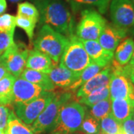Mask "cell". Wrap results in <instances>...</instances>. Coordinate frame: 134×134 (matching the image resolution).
I'll use <instances>...</instances> for the list:
<instances>
[{"label": "cell", "mask_w": 134, "mask_h": 134, "mask_svg": "<svg viewBox=\"0 0 134 134\" xmlns=\"http://www.w3.org/2000/svg\"><path fill=\"white\" fill-rule=\"evenodd\" d=\"M100 134H119L121 131V126L110 113L100 121Z\"/></svg>", "instance_id": "obj_24"}, {"label": "cell", "mask_w": 134, "mask_h": 134, "mask_svg": "<svg viewBox=\"0 0 134 134\" xmlns=\"http://www.w3.org/2000/svg\"><path fill=\"white\" fill-rule=\"evenodd\" d=\"M7 8L6 0H0V15L3 14Z\"/></svg>", "instance_id": "obj_36"}, {"label": "cell", "mask_w": 134, "mask_h": 134, "mask_svg": "<svg viewBox=\"0 0 134 134\" xmlns=\"http://www.w3.org/2000/svg\"><path fill=\"white\" fill-rule=\"evenodd\" d=\"M16 77L8 74L0 80V104L10 106L13 104V87Z\"/></svg>", "instance_id": "obj_20"}, {"label": "cell", "mask_w": 134, "mask_h": 134, "mask_svg": "<svg viewBox=\"0 0 134 134\" xmlns=\"http://www.w3.org/2000/svg\"><path fill=\"white\" fill-rule=\"evenodd\" d=\"M111 0H68L69 3L75 6L90 5L96 7L100 14H105L108 9Z\"/></svg>", "instance_id": "obj_28"}, {"label": "cell", "mask_w": 134, "mask_h": 134, "mask_svg": "<svg viewBox=\"0 0 134 134\" xmlns=\"http://www.w3.org/2000/svg\"><path fill=\"white\" fill-rule=\"evenodd\" d=\"M10 2H18L19 1H21V0H9Z\"/></svg>", "instance_id": "obj_38"}, {"label": "cell", "mask_w": 134, "mask_h": 134, "mask_svg": "<svg viewBox=\"0 0 134 134\" xmlns=\"http://www.w3.org/2000/svg\"><path fill=\"white\" fill-rule=\"evenodd\" d=\"M81 42L92 62L106 67L113 60L114 52L104 49L98 40H81Z\"/></svg>", "instance_id": "obj_14"}, {"label": "cell", "mask_w": 134, "mask_h": 134, "mask_svg": "<svg viewBox=\"0 0 134 134\" xmlns=\"http://www.w3.org/2000/svg\"><path fill=\"white\" fill-rule=\"evenodd\" d=\"M132 33H133V34L134 36V25L133 26V29H132Z\"/></svg>", "instance_id": "obj_39"}, {"label": "cell", "mask_w": 134, "mask_h": 134, "mask_svg": "<svg viewBox=\"0 0 134 134\" xmlns=\"http://www.w3.org/2000/svg\"><path fill=\"white\" fill-rule=\"evenodd\" d=\"M0 55H1V54H0Z\"/></svg>", "instance_id": "obj_44"}, {"label": "cell", "mask_w": 134, "mask_h": 134, "mask_svg": "<svg viewBox=\"0 0 134 134\" xmlns=\"http://www.w3.org/2000/svg\"><path fill=\"white\" fill-rule=\"evenodd\" d=\"M69 38L58 33L47 25H43L37 34L34 48L46 54L52 59L54 65H58L66 47Z\"/></svg>", "instance_id": "obj_3"}, {"label": "cell", "mask_w": 134, "mask_h": 134, "mask_svg": "<svg viewBox=\"0 0 134 134\" xmlns=\"http://www.w3.org/2000/svg\"><path fill=\"white\" fill-rule=\"evenodd\" d=\"M20 77L36 85L41 86L45 91H54L55 86L50 80L48 75L45 73L34 71L29 69H25L24 71L21 74Z\"/></svg>", "instance_id": "obj_18"}, {"label": "cell", "mask_w": 134, "mask_h": 134, "mask_svg": "<svg viewBox=\"0 0 134 134\" xmlns=\"http://www.w3.org/2000/svg\"><path fill=\"white\" fill-rule=\"evenodd\" d=\"M37 23V22L34 19L25 18V17L19 16H16V26L19 27L26 33L30 43L33 40L34 29H35Z\"/></svg>", "instance_id": "obj_29"}, {"label": "cell", "mask_w": 134, "mask_h": 134, "mask_svg": "<svg viewBox=\"0 0 134 134\" xmlns=\"http://www.w3.org/2000/svg\"><path fill=\"white\" fill-rule=\"evenodd\" d=\"M81 74L71 71L61 64H58L54 66L48 75L54 86L66 90L79 79Z\"/></svg>", "instance_id": "obj_15"}, {"label": "cell", "mask_w": 134, "mask_h": 134, "mask_svg": "<svg viewBox=\"0 0 134 134\" xmlns=\"http://www.w3.org/2000/svg\"><path fill=\"white\" fill-rule=\"evenodd\" d=\"M107 23V20L95 10H83L77 25L76 36L81 40H98Z\"/></svg>", "instance_id": "obj_6"}, {"label": "cell", "mask_w": 134, "mask_h": 134, "mask_svg": "<svg viewBox=\"0 0 134 134\" xmlns=\"http://www.w3.org/2000/svg\"><path fill=\"white\" fill-rule=\"evenodd\" d=\"M72 92L69 91L55 92L52 101L44 109L37 119L29 126L34 134H42L52 129L60 109L68 101L72 100Z\"/></svg>", "instance_id": "obj_4"}, {"label": "cell", "mask_w": 134, "mask_h": 134, "mask_svg": "<svg viewBox=\"0 0 134 134\" xmlns=\"http://www.w3.org/2000/svg\"><path fill=\"white\" fill-rule=\"evenodd\" d=\"M111 100V114L120 124L132 116L134 107L133 102L129 98H119Z\"/></svg>", "instance_id": "obj_17"}, {"label": "cell", "mask_w": 134, "mask_h": 134, "mask_svg": "<svg viewBox=\"0 0 134 134\" xmlns=\"http://www.w3.org/2000/svg\"><path fill=\"white\" fill-rule=\"evenodd\" d=\"M124 72L129 77L130 81L134 85V66H130L129 64L124 66Z\"/></svg>", "instance_id": "obj_34"}, {"label": "cell", "mask_w": 134, "mask_h": 134, "mask_svg": "<svg viewBox=\"0 0 134 134\" xmlns=\"http://www.w3.org/2000/svg\"><path fill=\"white\" fill-rule=\"evenodd\" d=\"M134 51V40L132 38H125L119 44L114 52V60L120 66L128 64Z\"/></svg>", "instance_id": "obj_19"}, {"label": "cell", "mask_w": 134, "mask_h": 134, "mask_svg": "<svg viewBox=\"0 0 134 134\" xmlns=\"http://www.w3.org/2000/svg\"><path fill=\"white\" fill-rule=\"evenodd\" d=\"M54 63L46 54L34 48L29 51L26 61V68L48 75L52 70Z\"/></svg>", "instance_id": "obj_16"}, {"label": "cell", "mask_w": 134, "mask_h": 134, "mask_svg": "<svg viewBox=\"0 0 134 134\" xmlns=\"http://www.w3.org/2000/svg\"><path fill=\"white\" fill-rule=\"evenodd\" d=\"M104 68L102 66H100L99 64L96 63L92 62L90 66L86 67V69L82 72V73L80 75L79 79L75 83H73L72 86H69V88H67L66 90H64L66 91L73 92L77 91L82 85H83L85 83L88 81L89 80H90L93 77L96 75L98 72H100Z\"/></svg>", "instance_id": "obj_21"}, {"label": "cell", "mask_w": 134, "mask_h": 134, "mask_svg": "<svg viewBox=\"0 0 134 134\" xmlns=\"http://www.w3.org/2000/svg\"><path fill=\"white\" fill-rule=\"evenodd\" d=\"M111 75H112V68L110 64L105 68H104L100 72H98L96 75H95L90 80H89L83 85H82L77 90L76 95H75L77 99L86 96L98 89L109 86Z\"/></svg>", "instance_id": "obj_12"}, {"label": "cell", "mask_w": 134, "mask_h": 134, "mask_svg": "<svg viewBox=\"0 0 134 134\" xmlns=\"http://www.w3.org/2000/svg\"><path fill=\"white\" fill-rule=\"evenodd\" d=\"M126 34L127 30L107 23L98 41L104 49L114 52L119 44L126 37Z\"/></svg>", "instance_id": "obj_13"}, {"label": "cell", "mask_w": 134, "mask_h": 134, "mask_svg": "<svg viewBox=\"0 0 134 134\" xmlns=\"http://www.w3.org/2000/svg\"><path fill=\"white\" fill-rule=\"evenodd\" d=\"M71 134H83V133H77V132H75V133H71Z\"/></svg>", "instance_id": "obj_41"}, {"label": "cell", "mask_w": 134, "mask_h": 134, "mask_svg": "<svg viewBox=\"0 0 134 134\" xmlns=\"http://www.w3.org/2000/svg\"><path fill=\"white\" fill-rule=\"evenodd\" d=\"M110 98V89L109 86H104L92 92L90 94L79 98L78 101L81 104H85L87 107H92L101 100H105Z\"/></svg>", "instance_id": "obj_23"}, {"label": "cell", "mask_w": 134, "mask_h": 134, "mask_svg": "<svg viewBox=\"0 0 134 134\" xmlns=\"http://www.w3.org/2000/svg\"><path fill=\"white\" fill-rule=\"evenodd\" d=\"M8 74H10V73L6 69V68L2 63H0V80H2L3 77H5Z\"/></svg>", "instance_id": "obj_35"}, {"label": "cell", "mask_w": 134, "mask_h": 134, "mask_svg": "<svg viewBox=\"0 0 134 134\" xmlns=\"http://www.w3.org/2000/svg\"><path fill=\"white\" fill-rule=\"evenodd\" d=\"M110 10L113 24L127 30L134 25V5L130 0H111Z\"/></svg>", "instance_id": "obj_10"}, {"label": "cell", "mask_w": 134, "mask_h": 134, "mask_svg": "<svg viewBox=\"0 0 134 134\" xmlns=\"http://www.w3.org/2000/svg\"><path fill=\"white\" fill-rule=\"evenodd\" d=\"M132 117L133 118V119H134V109L133 110V113H132Z\"/></svg>", "instance_id": "obj_42"}, {"label": "cell", "mask_w": 134, "mask_h": 134, "mask_svg": "<svg viewBox=\"0 0 134 134\" xmlns=\"http://www.w3.org/2000/svg\"><path fill=\"white\" fill-rule=\"evenodd\" d=\"M130 1H131V2H132L133 3V5H134V0H130Z\"/></svg>", "instance_id": "obj_43"}, {"label": "cell", "mask_w": 134, "mask_h": 134, "mask_svg": "<svg viewBox=\"0 0 134 134\" xmlns=\"http://www.w3.org/2000/svg\"><path fill=\"white\" fill-rule=\"evenodd\" d=\"M12 110L10 109L9 106L0 104V130L6 132L8 122L9 119L10 114Z\"/></svg>", "instance_id": "obj_31"}, {"label": "cell", "mask_w": 134, "mask_h": 134, "mask_svg": "<svg viewBox=\"0 0 134 134\" xmlns=\"http://www.w3.org/2000/svg\"><path fill=\"white\" fill-rule=\"evenodd\" d=\"M14 43L13 34L0 31V54H2L7 48H9Z\"/></svg>", "instance_id": "obj_32"}, {"label": "cell", "mask_w": 134, "mask_h": 134, "mask_svg": "<svg viewBox=\"0 0 134 134\" xmlns=\"http://www.w3.org/2000/svg\"><path fill=\"white\" fill-rule=\"evenodd\" d=\"M121 126L125 134H134V119L132 116L125 120Z\"/></svg>", "instance_id": "obj_33"}, {"label": "cell", "mask_w": 134, "mask_h": 134, "mask_svg": "<svg viewBox=\"0 0 134 134\" xmlns=\"http://www.w3.org/2000/svg\"><path fill=\"white\" fill-rule=\"evenodd\" d=\"M86 109L77 101L70 100L63 106L48 134H71L79 130Z\"/></svg>", "instance_id": "obj_2"}, {"label": "cell", "mask_w": 134, "mask_h": 134, "mask_svg": "<svg viewBox=\"0 0 134 134\" xmlns=\"http://www.w3.org/2000/svg\"><path fill=\"white\" fill-rule=\"evenodd\" d=\"M45 92L41 86L28 81L22 77L16 79L13 87V104L26 103L34 100Z\"/></svg>", "instance_id": "obj_11"}, {"label": "cell", "mask_w": 134, "mask_h": 134, "mask_svg": "<svg viewBox=\"0 0 134 134\" xmlns=\"http://www.w3.org/2000/svg\"><path fill=\"white\" fill-rule=\"evenodd\" d=\"M37 5L41 23L67 38L74 34L73 16L62 0H39Z\"/></svg>", "instance_id": "obj_1"}, {"label": "cell", "mask_w": 134, "mask_h": 134, "mask_svg": "<svg viewBox=\"0 0 134 134\" xmlns=\"http://www.w3.org/2000/svg\"><path fill=\"white\" fill-rule=\"evenodd\" d=\"M111 103L112 100L110 98L101 100L92 107H90V110L89 113L96 119L100 121L102 119H104L111 113Z\"/></svg>", "instance_id": "obj_25"}, {"label": "cell", "mask_w": 134, "mask_h": 134, "mask_svg": "<svg viewBox=\"0 0 134 134\" xmlns=\"http://www.w3.org/2000/svg\"><path fill=\"white\" fill-rule=\"evenodd\" d=\"M0 134H5V133L4 131H2V130H0Z\"/></svg>", "instance_id": "obj_40"}, {"label": "cell", "mask_w": 134, "mask_h": 134, "mask_svg": "<svg viewBox=\"0 0 134 134\" xmlns=\"http://www.w3.org/2000/svg\"><path fill=\"white\" fill-rule=\"evenodd\" d=\"M16 28V16L9 14L0 15V31L14 34Z\"/></svg>", "instance_id": "obj_30"}, {"label": "cell", "mask_w": 134, "mask_h": 134, "mask_svg": "<svg viewBox=\"0 0 134 134\" xmlns=\"http://www.w3.org/2000/svg\"><path fill=\"white\" fill-rule=\"evenodd\" d=\"M29 53V50L24 44L14 43L0 55V63L17 78L26 67Z\"/></svg>", "instance_id": "obj_8"}, {"label": "cell", "mask_w": 134, "mask_h": 134, "mask_svg": "<svg viewBox=\"0 0 134 134\" xmlns=\"http://www.w3.org/2000/svg\"><path fill=\"white\" fill-rule=\"evenodd\" d=\"M5 134H34L30 127L17 118L14 111L10 112Z\"/></svg>", "instance_id": "obj_22"}, {"label": "cell", "mask_w": 134, "mask_h": 134, "mask_svg": "<svg viewBox=\"0 0 134 134\" xmlns=\"http://www.w3.org/2000/svg\"><path fill=\"white\" fill-rule=\"evenodd\" d=\"M17 16L34 19L37 22L40 17V13L38 9L33 4L25 2L18 5Z\"/></svg>", "instance_id": "obj_27"}, {"label": "cell", "mask_w": 134, "mask_h": 134, "mask_svg": "<svg viewBox=\"0 0 134 134\" xmlns=\"http://www.w3.org/2000/svg\"><path fill=\"white\" fill-rule=\"evenodd\" d=\"M78 131L83 134H100V121L86 112Z\"/></svg>", "instance_id": "obj_26"}, {"label": "cell", "mask_w": 134, "mask_h": 134, "mask_svg": "<svg viewBox=\"0 0 134 134\" xmlns=\"http://www.w3.org/2000/svg\"><path fill=\"white\" fill-rule=\"evenodd\" d=\"M55 92H45L37 98L26 103L14 104V113L24 124L31 126L52 101Z\"/></svg>", "instance_id": "obj_7"}, {"label": "cell", "mask_w": 134, "mask_h": 134, "mask_svg": "<svg viewBox=\"0 0 134 134\" xmlns=\"http://www.w3.org/2000/svg\"><path fill=\"white\" fill-rule=\"evenodd\" d=\"M128 64H129L130 66H134V51L133 53V55H132V58L130 59V62Z\"/></svg>", "instance_id": "obj_37"}, {"label": "cell", "mask_w": 134, "mask_h": 134, "mask_svg": "<svg viewBox=\"0 0 134 134\" xmlns=\"http://www.w3.org/2000/svg\"><path fill=\"white\" fill-rule=\"evenodd\" d=\"M92 62L81 39L74 34L69 37V42L63 53L60 64L71 71L82 73Z\"/></svg>", "instance_id": "obj_5"}, {"label": "cell", "mask_w": 134, "mask_h": 134, "mask_svg": "<svg viewBox=\"0 0 134 134\" xmlns=\"http://www.w3.org/2000/svg\"><path fill=\"white\" fill-rule=\"evenodd\" d=\"M112 75L109 83L110 98L111 100L128 98L134 85L124 72V66L113 60L110 63Z\"/></svg>", "instance_id": "obj_9"}]
</instances>
